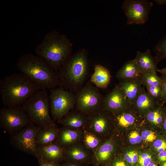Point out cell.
<instances>
[{
  "label": "cell",
  "mask_w": 166,
  "mask_h": 166,
  "mask_svg": "<svg viewBox=\"0 0 166 166\" xmlns=\"http://www.w3.org/2000/svg\"><path fill=\"white\" fill-rule=\"evenodd\" d=\"M146 88L148 94L152 99L159 102L161 101L162 93V85L157 86H149Z\"/></svg>",
  "instance_id": "cell-29"
},
{
  "label": "cell",
  "mask_w": 166,
  "mask_h": 166,
  "mask_svg": "<svg viewBox=\"0 0 166 166\" xmlns=\"http://www.w3.org/2000/svg\"><path fill=\"white\" fill-rule=\"evenodd\" d=\"M163 126L164 131L166 132V112L163 123Z\"/></svg>",
  "instance_id": "cell-43"
},
{
  "label": "cell",
  "mask_w": 166,
  "mask_h": 166,
  "mask_svg": "<svg viewBox=\"0 0 166 166\" xmlns=\"http://www.w3.org/2000/svg\"><path fill=\"white\" fill-rule=\"evenodd\" d=\"M130 143L134 144L140 143L142 140L141 136L136 131H133L131 132L129 136Z\"/></svg>",
  "instance_id": "cell-33"
},
{
  "label": "cell",
  "mask_w": 166,
  "mask_h": 166,
  "mask_svg": "<svg viewBox=\"0 0 166 166\" xmlns=\"http://www.w3.org/2000/svg\"><path fill=\"white\" fill-rule=\"evenodd\" d=\"M130 106L125 94L118 85L104 97L102 108L113 114Z\"/></svg>",
  "instance_id": "cell-13"
},
{
  "label": "cell",
  "mask_w": 166,
  "mask_h": 166,
  "mask_svg": "<svg viewBox=\"0 0 166 166\" xmlns=\"http://www.w3.org/2000/svg\"><path fill=\"white\" fill-rule=\"evenodd\" d=\"M158 158L160 161L164 162L166 161V150L158 154Z\"/></svg>",
  "instance_id": "cell-39"
},
{
  "label": "cell",
  "mask_w": 166,
  "mask_h": 166,
  "mask_svg": "<svg viewBox=\"0 0 166 166\" xmlns=\"http://www.w3.org/2000/svg\"><path fill=\"white\" fill-rule=\"evenodd\" d=\"M39 166H61V163L45 160L41 158L38 159Z\"/></svg>",
  "instance_id": "cell-34"
},
{
  "label": "cell",
  "mask_w": 166,
  "mask_h": 166,
  "mask_svg": "<svg viewBox=\"0 0 166 166\" xmlns=\"http://www.w3.org/2000/svg\"><path fill=\"white\" fill-rule=\"evenodd\" d=\"M134 59L141 75L157 72V64L160 61L156 56H152L150 49L144 52L138 51Z\"/></svg>",
  "instance_id": "cell-16"
},
{
  "label": "cell",
  "mask_w": 166,
  "mask_h": 166,
  "mask_svg": "<svg viewBox=\"0 0 166 166\" xmlns=\"http://www.w3.org/2000/svg\"><path fill=\"white\" fill-rule=\"evenodd\" d=\"M141 77L121 81L118 85L125 94L130 105L135 101L142 91L143 87L141 86Z\"/></svg>",
  "instance_id": "cell-18"
},
{
  "label": "cell",
  "mask_w": 166,
  "mask_h": 166,
  "mask_svg": "<svg viewBox=\"0 0 166 166\" xmlns=\"http://www.w3.org/2000/svg\"><path fill=\"white\" fill-rule=\"evenodd\" d=\"M88 68V51L81 49L72 55L57 72L59 86L76 93L83 86Z\"/></svg>",
  "instance_id": "cell-4"
},
{
  "label": "cell",
  "mask_w": 166,
  "mask_h": 166,
  "mask_svg": "<svg viewBox=\"0 0 166 166\" xmlns=\"http://www.w3.org/2000/svg\"><path fill=\"white\" fill-rule=\"evenodd\" d=\"M153 145L159 153L166 150V140L165 139H158L154 142Z\"/></svg>",
  "instance_id": "cell-32"
},
{
  "label": "cell",
  "mask_w": 166,
  "mask_h": 166,
  "mask_svg": "<svg viewBox=\"0 0 166 166\" xmlns=\"http://www.w3.org/2000/svg\"><path fill=\"white\" fill-rule=\"evenodd\" d=\"M132 157L133 164L136 163L138 161L139 156L137 152L134 151H131Z\"/></svg>",
  "instance_id": "cell-40"
},
{
  "label": "cell",
  "mask_w": 166,
  "mask_h": 166,
  "mask_svg": "<svg viewBox=\"0 0 166 166\" xmlns=\"http://www.w3.org/2000/svg\"><path fill=\"white\" fill-rule=\"evenodd\" d=\"M166 110L162 104L158 105L149 111L145 115L147 121L155 125L163 123Z\"/></svg>",
  "instance_id": "cell-25"
},
{
  "label": "cell",
  "mask_w": 166,
  "mask_h": 166,
  "mask_svg": "<svg viewBox=\"0 0 166 166\" xmlns=\"http://www.w3.org/2000/svg\"><path fill=\"white\" fill-rule=\"evenodd\" d=\"M59 128L56 125L41 128L37 132L36 140L38 146H43L56 142Z\"/></svg>",
  "instance_id": "cell-22"
},
{
  "label": "cell",
  "mask_w": 166,
  "mask_h": 166,
  "mask_svg": "<svg viewBox=\"0 0 166 166\" xmlns=\"http://www.w3.org/2000/svg\"><path fill=\"white\" fill-rule=\"evenodd\" d=\"M89 116V121L85 129L105 141L108 138L109 127L113 122L111 113L101 108Z\"/></svg>",
  "instance_id": "cell-11"
},
{
  "label": "cell",
  "mask_w": 166,
  "mask_h": 166,
  "mask_svg": "<svg viewBox=\"0 0 166 166\" xmlns=\"http://www.w3.org/2000/svg\"><path fill=\"white\" fill-rule=\"evenodd\" d=\"M88 121V115L73 109L57 122L63 127L75 130H84Z\"/></svg>",
  "instance_id": "cell-14"
},
{
  "label": "cell",
  "mask_w": 166,
  "mask_h": 166,
  "mask_svg": "<svg viewBox=\"0 0 166 166\" xmlns=\"http://www.w3.org/2000/svg\"><path fill=\"white\" fill-rule=\"evenodd\" d=\"M159 104V102L152 99L143 87L141 93L131 106L140 113L144 114L145 116L149 111Z\"/></svg>",
  "instance_id": "cell-20"
},
{
  "label": "cell",
  "mask_w": 166,
  "mask_h": 166,
  "mask_svg": "<svg viewBox=\"0 0 166 166\" xmlns=\"http://www.w3.org/2000/svg\"><path fill=\"white\" fill-rule=\"evenodd\" d=\"M162 166H166V161L164 162L162 165Z\"/></svg>",
  "instance_id": "cell-45"
},
{
  "label": "cell",
  "mask_w": 166,
  "mask_h": 166,
  "mask_svg": "<svg viewBox=\"0 0 166 166\" xmlns=\"http://www.w3.org/2000/svg\"><path fill=\"white\" fill-rule=\"evenodd\" d=\"M109 166H127L124 159L118 158L115 159L110 163Z\"/></svg>",
  "instance_id": "cell-35"
},
{
  "label": "cell",
  "mask_w": 166,
  "mask_h": 166,
  "mask_svg": "<svg viewBox=\"0 0 166 166\" xmlns=\"http://www.w3.org/2000/svg\"><path fill=\"white\" fill-rule=\"evenodd\" d=\"M153 3L147 0H125L121 7L126 16L128 25H142L146 23Z\"/></svg>",
  "instance_id": "cell-10"
},
{
  "label": "cell",
  "mask_w": 166,
  "mask_h": 166,
  "mask_svg": "<svg viewBox=\"0 0 166 166\" xmlns=\"http://www.w3.org/2000/svg\"><path fill=\"white\" fill-rule=\"evenodd\" d=\"M49 99L53 121L61 119L75 106V95L60 87L50 89Z\"/></svg>",
  "instance_id": "cell-7"
},
{
  "label": "cell",
  "mask_w": 166,
  "mask_h": 166,
  "mask_svg": "<svg viewBox=\"0 0 166 166\" xmlns=\"http://www.w3.org/2000/svg\"><path fill=\"white\" fill-rule=\"evenodd\" d=\"M126 161L128 163L133 164L132 157L131 151L126 152L124 155Z\"/></svg>",
  "instance_id": "cell-38"
},
{
  "label": "cell",
  "mask_w": 166,
  "mask_h": 166,
  "mask_svg": "<svg viewBox=\"0 0 166 166\" xmlns=\"http://www.w3.org/2000/svg\"><path fill=\"white\" fill-rule=\"evenodd\" d=\"M40 129L31 123L20 131L11 135L10 143L18 150L37 158L38 146L36 138Z\"/></svg>",
  "instance_id": "cell-9"
},
{
  "label": "cell",
  "mask_w": 166,
  "mask_h": 166,
  "mask_svg": "<svg viewBox=\"0 0 166 166\" xmlns=\"http://www.w3.org/2000/svg\"><path fill=\"white\" fill-rule=\"evenodd\" d=\"M104 98L97 88L87 84L76 93L75 109L89 115L102 108Z\"/></svg>",
  "instance_id": "cell-8"
},
{
  "label": "cell",
  "mask_w": 166,
  "mask_h": 166,
  "mask_svg": "<svg viewBox=\"0 0 166 166\" xmlns=\"http://www.w3.org/2000/svg\"><path fill=\"white\" fill-rule=\"evenodd\" d=\"M17 66L40 89H52L59 86L57 73L43 58L30 53L22 55Z\"/></svg>",
  "instance_id": "cell-2"
},
{
  "label": "cell",
  "mask_w": 166,
  "mask_h": 166,
  "mask_svg": "<svg viewBox=\"0 0 166 166\" xmlns=\"http://www.w3.org/2000/svg\"><path fill=\"white\" fill-rule=\"evenodd\" d=\"M157 72L161 74V77L163 80H166V67L160 69H158Z\"/></svg>",
  "instance_id": "cell-41"
},
{
  "label": "cell",
  "mask_w": 166,
  "mask_h": 166,
  "mask_svg": "<svg viewBox=\"0 0 166 166\" xmlns=\"http://www.w3.org/2000/svg\"><path fill=\"white\" fill-rule=\"evenodd\" d=\"M141 79L142 85L146 87L161 86L163 82V79L158 76L156 73L141 75Z\"/></svg>",
  "instance_id": "cell-27"
},
{
  "label": "cell",
  "mask_w": 166,
  "mask_h": 166,
  "mask_svg": "<svg viewBox=\"0 0 166 166\" xmlns=\"http://www.w3.org/2000/svg\"><path fill=\"white\" fill-rule=\"evenodd\" d=\"M61 166H84V165L77 163L64 161L61 163Z\"/></svg>",
  "instance_id": "cell-37"
},
{
  "label": "cell",
  "mask_w": 166,
  "mask_h": 166,
  "mask_svg": "<svg viewBox=\"0 0 166 166\" xmlns=\"http://www.w3.org/2000/svg\"><path fill=\"white\" fill-rule=\"evenodd\" d=\"M39 89L37 85L21 73H13L0 81V94L5 107L22 106Z\"/></svg>",
  "instance_id": "cell-3"
},
{
  "label": "cell",
  "mask_w": 166,
  "mask_h": 166,
  "mask_svg": "<svg viewBox=\"0 0 166 166\" xmlns=\"http://www.w3.org/2000/svg\"><path fill=\"white\" fill-rule=\"evenodd\" d=\"M162 93L161 101L162 103H166V80L163 79L162 84Z\"/></svg>",
  "instance_id": "cell-36"
},
{
  "label": "cell",
  "mask_w": 166,
  "mask_h": 166,
  "mask_svg": "<svg viewBox=\"0 0 166 166\" xmlns=\"http://www.w3.org/2000/svg\"><path fill=\"white\" fill-rule=\"evenodd\" d=\"M109 138L105 140L94 153V166H105L116 151V141Z\"/></svg>",
  "instance_id": "cell-15"
},
{
  "label": "cell",
  "mask_w": 166,
  "mask_h": 166,
  "mask_svg": "<svg viewBox=\"0 0 166 166\" xmlns=\"http://www.w3.org/2000/svg\"><path fill=\"white\" fill-rule=\"evenodd\" d=\"M141 136L142 140L147 142L154 141L157 138V136L155 133L150 130H145L143 131Z\"/></svg>",
  "instance_id": "cell-30"
},
{
  "label": "cell",
  "mask_w": 166,
  "mask_h": 166,
  "mask_svg": "<svg viewBox=\"0 0 166 166\" xmlns=\"http://www.w3.org/2000/svg\"><path fill=\"white\" fill-rule=\"evenodd\" d=\"M49 100L47 89H39L22 105L31 122L41 128L56 125L49 114Z\"/></svg>",
  "instance_id": "cell-5"
},
{
  "label": "cell",
  "mask_w": 166,
  "mask_h": 166,
  "mask_svg": "<svg viewBox=\"0 0 166 166\" xmlns=\"http://www.w3.org/2000/svg\"><path fill=\"white\" fill-rule=\"evenodd\" d=\"M83 131L62 127L59 128L56 143L63 148L71 144L82 141Z\"/></svg>",
  "instance_id": "cell-19"
},
{
  "label": "cell",
  "mask_w": 166,
  "mask_h": 166,
  "mask_svg": "<svg viewBox=\"0 0 166 166\" xmlns=\"http://www.w3.org/2000/svg\"><path fill=\"white\" fill-rule=\"evenodd\" d=\"M151 156L148 153H143L139 156L138 162L140 166H148L152 162Z\"/></svg>",
  "instance_id": "cell-31"
},
{
  "label": "cell",
  "mask_w": 166,
  "mask_h": 166,
  "mask_svg": "<svg viewBox=\"0 0 166 166\" xmlns=\"http://www.w3.org/2000/svg\"><path fill=\"white\" fill-rule=\"evenodd\" d=\"M154 1L160 5H166V0H155Z\"/></svg>",
  "instance_id": "cell-42"
},
{
  "label": "cell",
  "mask_w": 166,
  "mask_h": 166,
  "mask_svg": "<svg viewBox=\"0 0 166 166\" xmlns=\"http://www.w3.org/2000/svg\"><path fill=\"white\" fill-rule=\"evenodd\" d=\"M72 43L65 34L53 30L45 36L35 52L57 73L72 55Z\"/></svg>",
  "instance_id": "cell-1"
},
{
  "label": "cell",
  "mask_w": 166,
  "mask_h": 166,
  "mask_svg": "<svg viewBox=\"0 0 166 166\" xmlns=\"http://www.w3.org/2000/svg\"><path fill=\"white\" fill-rule=\"evenodd\" d=\"M31 123L22 106L5 107L0 110V126L10 136Z\"/></svg>",
  "instance_id": "cell-6"
},
{
  "label": "cell",
  "mask_w": 166,
  "mask_h": 166,
  "mask_svg": "<svg viewBox=\"0 0 166 166\" xmlns=\"http://www.w3.org/2000/svg\"><path fill=\"white\" fill-rule=\"evenodd\" d=\"M64 161L87 166L93 164L94 153L88 149L82 141L71 144L63 148Z\"/></svg>",
  "instance_id": "cell-12"
},
{
  "label": "cell",
  "mask_w": 166,
  "mask_h": 166,
  "mask_svg": "<svg viewBox=\"0 0 166 166\" xmlns=\"http://www.w3.org/2000/svg\"><path fill=\"white\" fill-rule=\"evenodd\" d=\"M37 155L38 159L41 158L59 163L64 161L63 148L56 142L38 146Z\"/></svg>",
  "instance_id": "cell-17"
},
{
  "label": "cell",
  "mask_w": 166,
  "mask_h": 166,
  "mask_svg": "<svg viewBox=\"0 0 166 166\" xmlns=\"http://www.w3.org/2000/svg\"><path fill=\"white\" fill-rule=\"evenodd\" d=\"M82 141L85 146L94 153L105 141L84 129Z\"/></svg>",
  "instance_id": "cell-26"
},
{
  "label": "cell",
  "mask_w": 166,
  "mask_h": 166,
  "mask_svg": "<svg viewBox=\"0 0 166 166\" xmlns=\"http://www.w3.org/2000/svg\"><path fill=\"white\" fill-rule=\"evenodd\" d=\"M111 79V75L109 70L103 66L98 64L95 66L90 81L97 87L104 89L108 86Z\"/></svg>",
  "instance_id": "cell-23"
},
{
  "label": "cell",
  "mask_w": 166,
  "mask_h": 166,
  "mask_svg": "<svg viewBox=\"0 0 166 166\" xmlns=\"http://www.w3.org/2000/svg\"><path fill=\"white\" fill-rule=\"evenodd\" d=\"M154 51L160 61L166 59V36L156 44L154 48Z\"/></svg>",
  "instance_id": "cell-28"
},
{
  "label": "cell",
  "mask_w": 166,
  "mask_h": 166,
  "mask_svg": "<svg viewBox=\"0 0 166 166\" xmlns=\"http://www.w3.org/2000/svg\"><path fill=\"white\" fill-rule=\"evenodd\" d=\"M141 75L135 59L126 61L117 72L116 77L121 81L141 77Z\"/></svg>",
  "instance_id": "cell-21"
},
{
  "label": "cell",
  "mask_w": 166,
  "mask_h": 166,
  "mask_svg": "<svg viewBox=\"0 0 166 166\" xmlns=\"http://www.w3.org/2000/svg\"><path fill=\"white\" fill-rule=\"evenodd\" d=\"M113 122L120 127L125 128L132 125L136 121L134 114L127 109L115 113L111 114Z\"/></svg>",
  "instance_id": "cell-24"
},
{
  "label": "cell",
  "mask_w": 166,
  "mask_h": 166,
  "mask_svg": "<svg viewBox=\"0 0 166 166\" xmlns=\"http://www.w3.org/2000/svg\"><path fill=\"white\" fill-rule=\"evenodd\" d=\"M148 166H156V165L154 163L151 162Z\"/></svg>",
  "instance_id": "cell-44"
}]
</instances>
